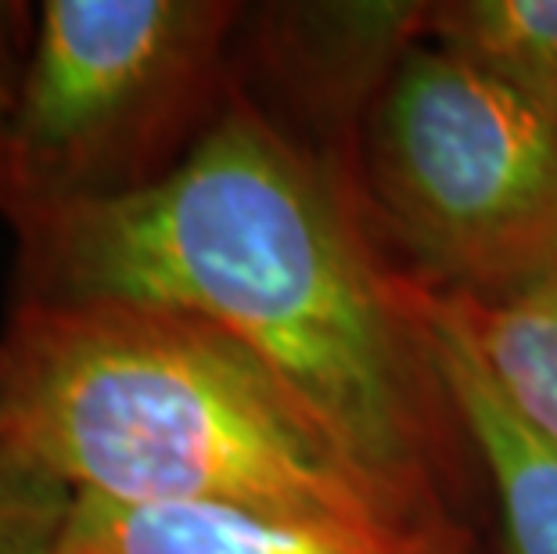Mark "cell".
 Segmentation results:
<instances>
[{
  "label": "cell",
  "mask_w": 557,
  "mask_h": 554,
  "mask_svg": "<svg viewBox=\"0 0 557 554\" xmlns=\"http://www.w3.org/2000/svg\"><path fill=\"white\" fill-rule=\"evenodd\" d=\"M8 306L140 303L198 313L284 374L342 446L435 522L482 487L421 285L377 238L357 176L234 84L165 181L29 220Z\"/></svg>",
  "instance_id": "obj_1"
},
{
  "label": "cell",
  "mask_w": 557,
  "mask_h": 554,
  "mask_svg": "<svg viewBox=\"0 0 557 554\" xmlns=\"http://www.w3.org/2000/svg\"><path fill=\"white\" fill-rule=\"evenodd\" d=\"M0 379V440L73 493L475 537L363 468L277 368L198 313L8 306Z\"/></svg>",
  "instance_id": "obj_2"
},
{
  "label": "cell",
  "mask_w": 557,
  "mask_h": 554,
  "mask_svg": "<svg viewBox=\"0 0 557 554\" xmlns=\"http://www.w3.org/2000/svg\"><path fill=\"white\" fill-rule=\"evenodd\" d=\"M234 0H44L0 115V220L120 202L165 181L238 84Z\"/></svg>",
  "instance_id": "obj_3"
},
{
  "label": "cell",
  "mask_w": 557,
  "mask_h": 554,
  "mask_svg": "<svg viewBox=\"0 0 557 554\" xmlns=\"http://www.w3.org/2000/svg\"><path fill=\"white\" fill-rule=\"evenodd\" d=\"M352 176L388 256L435 296L507 303L557 278V126L432 40L371 104Z\"/></svg>",
  "instance_id": "obj_4"
},
{
  "label": "cell",
  "mask_w": 557,
  "mask_h": 554,
  "mask_svg": "<svg viewBox=\"0 0 557 554\" xmlns=\"http://www.w3.org/2000/svg\"><path fill=\"white\" fill-rule=\"evenodd\" d=\"M424 8L413 0L245 4L238 79L284 130L352 170L367 112L424 40Z\"/></svg>",
  "instance_id": "obj_5"
},
{
  "label": "cell",
  "mask_w": 557,
  "mask_h": 554,
  "mask_svg": "<svg viewBox=\"0 0 557 554\" xmlns=\"http://www.w3.org/2000/svg\"><path fill=\"white\" fill-rule=\"evenodd\" d=\"M51 554H475V537L357 529L220 504H123L73 493Z\"/></svg>",
  "instance_id": "obj_6"
},
{
  "label": "cell",
  "mask_w": 557,
  "mask_h": 554,
  "mask_svg": "<svg viewBox=\"0 0 557 554\" xmlns=\"http://www.w3.org/2000/svg\"><path fill=\"white\" fill-rule=\"evenodd\" d=\"M421 303L446 385L479 457L493 522V554H557V454L518 426L424 285Z\"/></svg>",
  "instance_id": "obj_7"
},
{
  "label": "cell",
  "mask_w": 557,
  "mask_h": 554,
  "mask_svg": "<svg viewBox=\"0 0 557 554\" xmlns=\"http://www.w3.org/2000/svg\"><path fill=\"white\" fill-rule=\"evenodd\" d=\"M482 374L529 435L557 454V278L507 303L435 296Z\"/></svg>",
  "instance_id": "obj_8"
},
{
  "label": "cell",
  "mask_w": 557,
  "mask_h": 554,
  "mask_svg": "<svg viewBox=\"0 0 557 554\" xmlns=\"http://www.w3.org/2000/svg\"><path fill=\"white\" fill-rule=\"evenodd\" d=\"M424 40L557 126V0H435L424 8Z\"/></svg>",
  "instance_id": "obj_9"
},
{
  "label": "cell",
  "mask_w": 557,
  "mask_h": 554,
  "mask_svg": "<svg viewBox=\"0 0 557 554\" xmlns=\"http://www.w3.org/2000/svg\"><path fill=\"white\" fill-rule=\"evenodd\" d=\"M73 490L0 440V554H51Z\"/></svg>",
  "instance_id": "obj_10"
},
{
  "label": "cell",
  "mask_w": 557,
  "mask_h": 554,
  "mask_svg": "<svg viewBox=\"0 0 557 554\" xmlns=\"http://www.w3.org/2000/svg\"><path fill=\"white\" fill-rule=\"evenodd\" d=\"M33 26H37V8L18 4V0H0V115L8 112L11 94L18 87Z\"/></svg>",
  "instance_id": "obj_11"
},
{
  "label": "cell",
  "mask_w": 557,
  "mask_h": 554,
  "mask_svg": "<svg viewBox=\"0 0 557 554\" xmlns=\"http://www.w3.org/2000/svg\"><path fill=\"white\" fill-rule=\"evenodd\" d=\"M0 404H4V379H0Z\"/></svg>",
  "instance_id": "obj_12"
}]
</instances>
